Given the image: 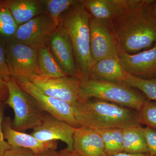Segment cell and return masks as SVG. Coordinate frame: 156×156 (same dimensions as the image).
<instances>
[{
  "label": "cell",
  "mask_w": 156,
  "mask_h": 156,
  "mask_svg": "<svg viewBox=\"0 0 156 156\" xmlns=\"http://www.w3.org/2000/svg\"><path fill=\"white\" fill-rule=\"evenodd\" d=\"M73 107L80 127L92 130L124 129L142 124L138 111L97 98L82 99Z\"/></svg>",
  "instance_id": "cell-1"
},
{
  "label": "cell",
  "mask_w": 156,
  "mask_h": 156,
  "mask_svg": "<svg viewBox=\"0 0 156 156\" xmlns=\"http://www.w3.org/2000/svg\"><path fill=\"white\" fill-rule=\"evenodd\" d=\"M149 5L126 11L112 20L121 48L126 53L135 54L156 44V19Z\"/></svg>",
  "instance_id": "cell-2"
},
{
  "label": "cell",
  "mask_w": 156,
  "mask_h": 156,
  "mask_svg": "<svg viewBox=\"0 0 156 156\" xmlns=\"http://www.w3.org/2000/svg\"><path fill=\"white\" fill-rule=\"evenodd\" d=\"M92 16L80 1L64 12L58 20L69 37L81 80L90 77L95 62L90 48V21Z\"/></svg>",
  "instance_id": "cell-3"
},
{
  "label": "cell",
  "mask_w": 156,
  "mask_h": 156,
  "mask_svg": "<svg viewBox=\"0 0 156 156\" xmlns=\"http://www.w3.org/2000/svg\"><path fill=\"white\" fill-rule=\"evenodd\" d=\"M82 99L95 98L140 111L147 98L138 89L126 83L89 77L81 80Z\"/></svg>",
  "instance_id": "cell-4"
},
{
  "label": "cell",
  "mask_w": 156,
  "mask_h": 156,
  "mask_svg": "<svg viewBox=\"0 0 156 156\" xmlns=\"http://www.w3.org/2000/svg\"><path fill=\"white\" fill-rule=\"evenodd\" d=\"M6 83L9 95L5 104L14 111L13 128L16 131L23 132L28 129L33 130L40 126L46 112L36 100L21 89L14 78L11 77Z\"/></svg>",
  "instance_id": "cell-5"
},
{
  "label": "cell",
  "mask_w": 156,
  "mask_h": 156,
  "mask_svg": "<svg viewBox=\"0 0 156 156\" xmlns=\"http://www.w3.org/2000/svg\"><path fill=\"white\" fill-rule=\"evenodd\" d=\"M37 50L16 41L6 45V58L11 77L18 84L41 80L37 62Z\"/></svg>",
  "instance_id": "cell-6"
},
{
  "label": "cell",
  "mask_w": 156,
  "mask_h": 156,
  "mask_svg": "<svg viewBox=\"0 0 156 156\" xmlns=\"http://www.w3.org/2000/svg\"><path fill=\"white\" fill-rule=\"evenodd\" d=\"M90 48L94 62L108 57L119 56L122 49L113 28L112 20L92 17L90 21Z\"/></svg>",
  "instance_id": "cell-7"
},
{
  "label": "cell",
  "mask_w": 156,
  "mask_h": 156,
  "mask_svg": "<svg viewBox=\"0 0 156 156\" xmlns=\"http://www.w3.org/2000/svg\"><path fill=\"white\" fill-rule=\"evenodd\" d=\"M58 26L49 14H41L19 26L14 41L38 50L48 46L50 37Z\"/></svg>",
  "instance_id": "cell-8"
},
{
  "label": "cell",
  "mask_w": 156,
  "mask_h": 156,
  "mask_svg": "<svg viewBox=\"0 0 156 156\" xmlns=\"http://www.w3.org/2000/svg\"><path fill=\"white\" fill-rule=\"evenodd\" d=\"M31 83L45 95L63 101L72 106L82 99L81 80L76 77L65 76L36 81Z\"/></svg>",
  "instance_id": "cell-9"
},
{
  "label": "cell",
  "mask_w": 156,
  "mask_h": 156,
  "mask_svg": "<svg viewBox=\"0 0 156 156\" xmlns=\"http://www.w3.org/2000/svg\"><path fill=\"white\" fill-rule=\"evenodd\" d=\"M153 0H83L82 2L92 17L112 20L126 11L145 7Z\"/></svg>",
  "instance_id": "cell-10"
},
{
  "label": "cell",
  "mask_w": 156,
  "mask_h": 156,
  "mask_svg": "<svg viewBox=\"0 0 156 156\" xmlns=\"http://www.w3.org/2000/svg\"><path fill=\"white\" fill-rule=\"evenodd\" d=\"M48 47L58 65L66 76L80 78L69 37L58 25L49 39Z\"/></svg>",
  "instance_id": "cell-11"
},
{
  "label": "cell",
  "mask_w": 156,
  "mask_h": 156,
  "mask_svg": "<svg viewBox=\"0 0 156 156\" xmlns=\"http://www.w3.org/2000/svg\"><path fill=\"white\" fill-rule=\"evenodd\" d=\"M18 84L21 89L28 92L36 100L45 112L67 123L74 128L80 127L74 114L73 106L69 104L45 95L31 83Z\"/></svg>",
  "instance_id": "cell-12"
},
{
  "label": "cell",
  "mask_w": 156,
  "mask_h": 156,
  "mask_svg": "<svg viewBox=\"0 0 156 156\" xmlns=\"http://www.w3.org/2000/svg\"><path fill=\"white\" fill-rule=\"evenodd\" d=\"M119 57L129 74L144 80L156 77V43L150 49L135 54H129L122 50Z\"/></svg>",
  "instance_id": "cell-13"
},
{
  "label": "cell",
  "mask_w": 156,
  "mask_h": 156,
  "mask_svg": "<svg viewBox=\"0 0 156 156\" xmlns=\"http://www.w3.org/2000/svg\"><path fill=\"white\" fill-rule=\"evenodd\" d=\"M75 128L46 112L41 124L30 134L43 142L61 140L66 144L68 149L73 150Z\"/></svg>",
  "instance_id": "cell-14"
},
{
  "label": "cell",
  "mask_w": 156,
  "mask_h": 156,
  "mask_svg": "<svg viewBox=\"0 0 156 156\" xmlns=\"http://www.w3.org/2000/svg\"><path fill=\"white\" fill-rule=\"evenodd\" d=\"M4 138L11 147H21L28 149L38 154L48 150H56V141L43 142L31 134L14 130L9 118H6L2 124Z\"/></svg>",
  "instance_id": "cell-15"
},
{
  "label": "cell",
  "mask_w": 156,
  "mask_h": 156,
  "mask_svg": "<svg viewBox=\"0 0 156 156\" xmlns=\"http://www.w3.org/2000/svg\"><path fill=\"white\" fill-rule=\"evenodd\" d=\"M73 149L82 156H108L101 136L90 128H75Z\"/></svg>",
  "instance_id": "cell-16"
},
{
  "label": "cell",
  "mask_w": 156,
  "mask_h": 156,
  "mask_svg": "<svg viewBox=\"0 0 156 156\" xmlns=\"http://www.w3.org/2000/svg\"><path fill=\"white\" fill-rule=\"evenodd\" d=\"M1 2L10 10L19 26L39 15L47 13L44 0H5Z\"/></svg>",
  "instance_id": "cell-17"
},
{
  "label": "cell",
  "mask_w": 156,
  "mask_h": 156,
  "mask_svg": "<svg viewBox=\"0 0 156 156\" xmlns=\"http://www.w3.org/2000/svg\"><path fill=\"white\" fill-rule=\"evenodd\" d=\"M128 75L119 56H113L95 62L90 77L115 83H125Z\"/></svg>",
  "instance_id": "cell-18"
},
{
  "label": "cell",
  "mask_w": 156,
  "mask_h": 156,
  "mask_svg": "<svg viewBox=\"0 0 156 156\" xmlns=\"http://www.w3.org/2000/svg\"><path fill=\"white\" fill-rule=\"evenodd\" d=\"M143 128L137 125L123 129L122 152L148 154Z\"/></svg>",
  "instance_id": "cell-19"
},
{
  "label": "cell",
  "mask_w": 156,
  "mask_h": 156,
  "mask_svg": "<svg viewBox=\"0 0 156 156\" xmlns=\"http://www.w3.org/2000/svg\"><path fill=\"white\" fill-rule=\"evenodd\" d=\"M37 62L41 75L40 80L66 76L58 65L48 46L37 50Z\"/></svg>",
  "instance_id": "cell-20"
},
{
  "label": "cell",
  "mask_w": 156,
  "mask_h": 156,
  "mask_svg": "<svg viewBox=\"0 0 156 156\" xmlns=\"http://www.w3.org/2000/svg\"><path fill=\"white\" fill-rule=\"evenodd\" d=\"M101 136L108 156L122 152L123 129L112 128L95 130Z\"/></svg>",
  "instance_id": "cell-21"
},
{
  "label": "cell",
  "mask_w": 156,
  "mask_h": 156,
  "mask_svg": "<svg viewBox=\"0 0 156 156\" xmlns=\"http://www.w3.org/2000/svg\"><path fill=\"white\" fill-rule=\"evenodd\" d=\"M18 27L10 10L0 1V41L7 44L14 41Z\"/></svg>",
  "instance_id": "cell-22"
},
{
  "label": "cell",
  "mask_w": 156,
  "mask_h": 156,
  "mask_svg": "<svg viewBox=\"0 0 156 156\" xmlns=\"http://www.w3.org/2000/svg\"><path fill=\"white\" fill-rule=\"evenodd\" d=\"M125 83L142 92L148 100L156 101V77L144 80L128 73Z\"/></svg>",
  "instance_id": "cell-23"
},
{
  "label": "cell",
  "mask_w": 156,
  "mask_h": 156,
  "mask_svg": "<svg viewBox=\"0 0 156 156\" xmlns=\"http://www.w3.org/2000/svg\"><path fill=\"white\" fill-rule=\"evenodd\" d=\"M79 2L78 0H44L46 12L58 26V20L62 14Z\"/></svg>",
  "instance_id": "cell-24"
},
{
  "label": "cell",
  "mask_w": 156,
  "mask_h": 156,
  "mask_svg": "<svg viewBox=\"0 0 156 156\" xmlns=\"http://www.w3.org/2000/svg\"><path fill=\"white\" fill-rule=\"evenodd\" d=\"M142 124L156 130V101L147 99L139 111Z\"/></svg>",
  "instance_id": "cell-25"
},
{
  "label": "cell",
  "mask_w": 156,
  "mask_h": 156,
  "mask_svg": "<svg viewBox=\"0 0 156 156\" xmlns=\"http://www.w3.org/2000/svg\"><path fill=\"white\" fill-rule=\"evenodd\" d=\"M7 44L0 41V79L7 82L11 77L6 58Z\"/></svg>",
  "instance_id": "cell-26"
},
{
  "label": "cell",
  "mask_w": 156,
  "mask_h": 156,
  "mask_svg": "<svg viewBox=\"0 0 156 156\" xmlns=\"http://www.w3.org/2000/svg\"><path fill=\"white\" fill-rule=\"evenodd\" d=\"M143 131L149 155L156 156V130L146 127Z\"/></svg>",
  "instance_id": "cell-27"
},
{
  "label": "cell",
  "mask_w": 156,
  "mask_h": 156,
  "mask_svg": "<svg viewBox=\"0 0 156 156\" xmlns=\"http://www.w3.org/2000/svg\"><path fill=\"white\" fill-rule=\"evenodd\" d=\"M3 109L0 107V155L5 154L7 151L11 148V146L6 141L3 134L2 124L4 121Z\"/></svg>",
  "instance_id": "cell-28"
},
{
  "label": "cell",
  "mask_w": 156,
  "mask_h": 156,
  "mask_svg": "<svg viewBox=\"0 0 156 156\" xmlns=\"http://www.w3.org/2000/svg\"><path fill=\"white\" fill-rule=\"evenodd\" d=\"M5 154L6 156H36L32 151L21 147H11Z\"/></svg>",
  "instance_id": "cell-29"
},
{
  "label": "cell",
  "mask_w": 156,
  "mask_h": 156,
  "mask_svg": "<svg viewBox=\"0 0 156 156\" xmlns=\"http://www.w3.org/2000/svg\"><path fill=\"white\" fill-rule=\"evenodd\" d=\"M9 95V89L7 83L0 79V107H2L5 104Z\"/></svg>",
  "instance_id": "cell-30"
},
{
  "label": "cell",
  "mask_w": 156,
  "mask_h": 156,
  "mask_svg": "<svg viewBox=\"0 0 156 156\" xmlns=\"http://www.w3.org/2000/svg\"><path fill=\"white\" fill-rule=\"evenodd\" d=\"M60 156H82L74 150H70L67 147L59 151Z\"/></svg>",
  "instance_id": "cell-31"
},
{
  "label": "cell",
  "mask_w": 156,
  "mask_h": 156,
  "mask_svg": "<svg viewBox=\"0 0 156 156\" xmlns=\"http://www.w3.org/2000/svg\"><path fill=\"white\" fill-rule=\"evenodd\" d=\"M36 156H60L59 151L53 150L45 151L41 153L36 155Z\"/></svg>",
  "instance_id": "cell-32"
},
{
  "label": "cell",
  "mask_w": 156,
  "mask_h": 156,
  "mask_svg": "<svg viewBox=\"0 0 156 156\" xmlns=\"http://www.w3.org/2000/svg\"><path fill=\"white\" fill-rule=\"evenodd\" d=\"M151 14L156 19V1H154L148 6Z\"/></svg>",
  "instance_id": "cell-33"
},
{
  "label": "cell",
  "mask_w": 156,
  "mask_h": 156,
  "mask_svg": "<svg viewBox=\"0 0 156 156\" xmlns=\"http://www.w3.org/2000/svg\"><path fill=\"white\" fill-rule=\"evenodd\" d=\"M149 154H131L125 152H121L113 156H148Z\"/></svg>",
  "instance_id": "cell-34"
},
{
  "label": "cell",
  "mask_w": 156,
  "mask_h": 156,
  "mask_svg": "<svg viewBox=\"0 0 156 156\" xmlns=\"http://www.w3.org/2000/svg\"><path fill=\"white\" fill-rule=\"evenodd\" d=\"M0 156H6V155L5 154L2 155H0Z\"/></svg>",
  "instance_id": "cell-35"
},
{
  "label": "cell",
  "mask_w": 156,
  "mask_h": 156,
  "mask_svg": "<svg viewBox=\"0 0 156 156\" xmlns=\"http://www.w3.org/2000/svg\"><path fill=\"white\" fill-rule=\"evenodd\" d=\"M148 156H151V155H149Z\"/></svg>",
  "instance_id": "cell-36"
}]
</instances>
